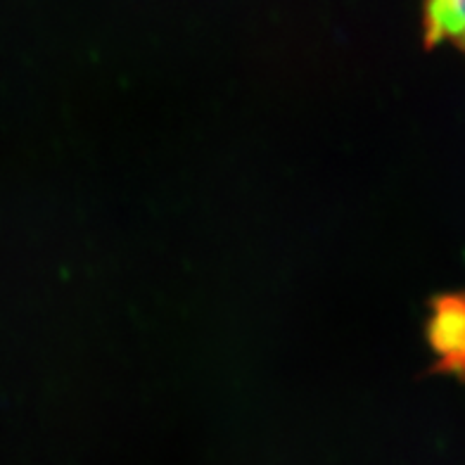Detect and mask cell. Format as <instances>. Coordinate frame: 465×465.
Segmentation results:
<instances>
[{"label":"cell","instance_id":"obj_2","mask_svg":"<svg viewBox=\"0 0 465 465\" xmlns=\"http://www.w3.org/2000/svg\"><path fill=\"white\" fill-rule=\"evenodd\" d=\"M429 43H447L465 53V0H425Z\"/></svg>","mask_w":465,"mask_h":465},{"label":"cell","instance_id":"obj_1","mask_svg":"<svg viewBox=\"0 0 465 465\" xmlns=\"http://www.w3.org/2000/svg\"><path fill=\"white\" fill-rule=\"evenodd\" d=\"M432 342L449 368L465 373V299H444L432 321Z\"/></svg>","mask_w":465,"mask_h":465}]
</instances>
